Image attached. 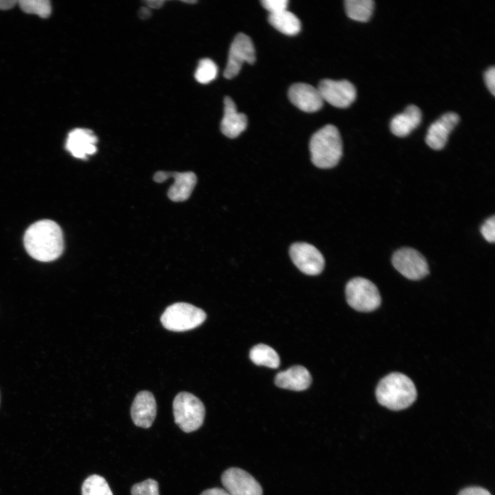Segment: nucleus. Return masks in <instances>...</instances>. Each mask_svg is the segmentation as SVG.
I'll return each instance as SVG.
<instances>
[{
    "label": "nucleus",
    "mask_w": 495,
    "mask_h": 495,
    "mask_svg": "<svg viewBox=\"0 0 495 495\" xmlns=\"http://www.w3.org/2000/svg\"><path fill=\"white\" fill-rule=\"evenodd\" d=\"M480 231L483 238L489 243H494L495 241V217L494 215L488 218L481 225Z\"/></svg>",
    "instance_id": "27"
},
{
    "label": "nucleus",
    "mask_w": 495,
    "mask_h": 495,
    "mask_svg": "<svg viewBox=\"0 0 495 495\" xmlns=\"http://www.w3.org/2000/svg\"><path fill=\"white\" fill-rule=\"evenodd\" d=\"M268 21L278 31L288 36L297 34L301 28L299 19L287 10L269 14Z\"/></svg>",
    "instance_id": "20"
},
{
    "label": "nucleus",
    "mask_w": 495,
    "mask_h": 495,
    "mask_svg": "<svg viewBox=\"0 0 495 495\" xmlns=\"http://www.w3.org/2000/svg\"><path fill=\"white\" fill-rule=\"evenodd\" d=\"M294 265L304 274L318 275L323 270L324 259L320 252L307 243H295L289 249Z\"/></svg>",
    "instance_id": "10"
},
{
    "label": "nucleus",
    "mask_w": 495,
    "mask_h": 495,
    "mask_svg": "<svg viewBox=\"0 0 495 495\" xmlns=\"http://www.w3.org/2000/svg\"><path fill=\"white\" fill-rule=\"evenodd\" d=\"M263 7L270 14H276L287 10V0H262Z\"/></svg>",
    "instance_id": "28"
},
{
    "label": "nucleus",
    "mask_w": 495,
    "mask_h": 495,
    "mask_svg": "<svg viewBox=\"0 0 495 495\" xmlns=\"http://www.w3.org/2000/svg\"><path fill=\"white\" fill-rule=\"evenodd\" d=\"M200 495H231V494L224 489H221V488H219V487H213V488L206 490Z\"/></svg>",
    "instance_id": "31"
},
{
    "label": "nucleus",
    "mask_w": 495,
    "mask_h": 495,
    "mask_svg": "<svg viewBox=\"0 0 495 495\" xmlns=\"http://www.w3.org/2000/svg\"><path fill=\"white\" fill-rule=\"evenodd\" d=\"M221 482L231 495H263L259 483L248 472L238 468L226 470L221 476Z\"/></svg>",
    "instance_id": "11"
},
{
    "label": "nucleus",
    "mask_w": 495,
    "mask_h": 495,
    "mask_svg": "<svg viewBox=\"0 0 495 495\" xmlns=\"http://www.w3.org/2000/svg\"><path fill=\"white\" fill-rule=\"evenodd\" d=\"M183 2L188 3H196L195 1H183Z\"/></svg>",
    "instance_id": "36"
},
{
    "label": "nucleus",
    "mask_w": 495,
    "mask_h": 495,
    "mask_svg": "<svg viewBox=\"0 0 495 495\" xmlns=\"http://www.w3.org/2000/svg\"><path fill=\"white\" fill-rule=\"evenodd\" d=\"M217 67L210 58H203L199 62L195 73L196 80L201 84L212 81L217 76Z\"/></svg>",
    "instance_id": "25"
},
{
    "label": "nucleus",
    "mask_w": 495,
    "mask_h": 495,
    "mask_svg": "<svg viewBox=\"0 0 495 495\" xmlns=\"http://www.w3.org/2000/svg\"><path fill=\"white\" fill-rule=\"evenodd\" d=\"M274 382L279 388L301 391L309 387L311 376L305 367L296 365L279 372L275 377Z\"/></svg>",
    "instance_id": "17"
},
{
    "label": "nucleus",
    "mask_w": 495,
    "mask_h": 495,
    "mask_svg": "<svg viewBox=\"0 0 495 495\" xmlns=\"http://www.w3.org/2000/svg\"><path fill=\"white\" fill-rule=\"evenodd\" d=\"M317 89L323 101L338 108L349 107L356 98L355 86L346 80L324 79Z\"/></svg>",
    "instance_id": "9"
},
{
    "label": "nucleus",
    "mask_w": 495,
    "mask_h": 495,
    "mask_svg": "<svg viewBox=\"0 0 495 495\" xmlns=\"http://www.w3.org/2000/svg\"><path fill=\"white\" fill-rule=\"evenodd\" d=\"M206 318L201 309L186 302H176L166 307L160 318L164 328L180 332L195 329Z\"/></svg>",
    "instance_id": "5"
},
{
    "label": "nucleus",
    "mask_w": 495,
    "mask_h": 495,
    "mask_svg": "<svg viewBox=\"0 0 495 495\" xmlns=\"http://www.w3.org/2000/svg\"><path fill=\"white\" fill-rule=\"evenodd\" d=\"M168 178V173L164 171H158L154 175V180L156 182H163Z\"/></svg>",
    "instance_id": "33"
},
{
    "label": "nucleus",
    "mask_w": 495,
    "mask_h": 495,
    "mask_svg": "<svg viewBox=\"0 0 495 495\" xmlns=\"http://www.w3.org/2000/svg\"><path fill=\"white\" fill-rule=\"evenodd\" d=\"M484 80L485 85L491 92L494 96L495 94V67L492 66L489 67L484 74Z\"/></svg>",
    "instance_id": "29"
},
{
    "label": "nucleus",
    "mask_w": 495,
    "mask_h": 495,
    "mask_svg": "<svg viewBox=\"0 0 495 495\" xmlns=\"http://www.w3.org/2000/svg\"><path fill=\"white\" fill-rule=\"evenodd\" d=\"M459 121V116L454 112H448L434 121L428 128L426 142L434 150L442 149L448 135Z\"/></svg>",
    "instance_id": "14"
},
{
    "label": "nucleus",
    "mask_w": 495,
    "mask_h": 495,
    "mask_svg": "<svg viewBox=\"0 0 495 495\" xmlns=\"http://www.w3.org/2000/svg\"><path fill=\"white\" fill-rule=\"evenodd\" d=\"M174 178L173 184L168 190V197L173 201H184L189 198L195 184L197 177L192 172H168V177Z\"/></svg>",
    "instance_id": "19"
},
{
    "label": "nucleus",
    "mask_w": 495,
    "mask_h": 495,
    "mask_svg": "<svg viewBox=\"0 0 495 495\" xmlns=\"http://www.w3.org/2000/svg\"><path fill=\"white\" fill-rule=\"evenodd\" d=\"M256 60L255 48L251 38L243 33L238 34L231 43L223 76L228 79L236 76L244 63L250 65Z\"/></svg>",
    "instance_id": "8"
},
{
    "label": "nucleus",
    "mask_w": 495,
    "mask_h": 495,
    "mask_svg": "<svg viewBox=\"0 0 495 495\" xmlns=\"http://www.w3.org/2000/svg\"><path fill=\"white\" fill-rule=\"evenodd\" d=\"M223 116L221 122V130L230 138L238 137L247 127L248 120L243 113L237 111L235 103L228 96L223 100Z\"/></svg>",
    "instance_id": "16"
},
{
    "label": "nucleus",
    "mask_w": 495,
    "mask_h": 495,
    "mask_svg": "<svg viewBox=\"0 0 495 495\" xmlns=\"http://www.w3.org/2000/svg\"><path fill=\"white\" fill-rule=\"evenodd\" d=\"M175 424L185 432L199 429L203 424L205 407L202 402L194 395L179 393L173 403Z\"/></svg>",
    "instance_id": "4"
},
{
    "label": "nucleus",
    "mask_w": 495,
    "mask_h": 495,
    "mask_svg": "<svg viewBox=\"0 0 495 495\" xmlns=\"http://www.w3.org/2000/svg\"><path fill=\"white\" fill-rule=\"evenodd\" d=\"M375 3L373 0H346L344 8L346 15L360 22L368 21L372 16Z\"/></svg>",
    "instance_id": "22"
},
{
    "label": "nucleus",
    "mask_w": 495,
    "mask_h": 495,
    "mask_svg": "<svg viewBox=\"0 0 495 495\" xmlns=\"http://www.w3.org/2000/svg\"><path fill=\"white\" fill-rule=\"evenodd\" d=\"M348 304L358 311L369 312L375 310L381 304V296L376 285L362 277L351 279L345 287Z\"/></svg>",
    "instance_id": "6"
},
{
    "label": "nucleus",
    "mask_w": 495,
    "mask_h": 495,
    "mask_svg": "<svg viewBox=\"0 0 495 495\" xmlns=\"http://www.w3.org/2000/svg\"><path fill=\"white\" fill-rule=\"evenodd\" d=\"M21 10L28 14H37L42 18L48 17L52 11L47 0H21L19 1Z\"/></svg>",
    "instance_id": "24"
},
{
    "label": "nucleus",
    "mask_w": 495,
    "mask_h": 495,
    "mask_svg": "<svg viewBox=\"0 0 495 495\" xmlns=\"http://www.w3.org/2000/svg\"><path fill=\"white\" fill-rule=\"evenodd\" d=\"M288 98L294 106L305 112H316L323 105L318 89L304 82L292 85L288 90Z\"/></svg>",
    "instance_id": "12"
},
{
    "label": "nucleus",
    "mask_w": 495,
    "mask_h": 495,
    "mask_svg": "<svg viewBox=\"0 0 495 495\" xmlns=\"http://www.w3.org/2000/svg\"><path fill=\"white\" fill-rule=\"evenodd\" d=\"M375 395L382 406L392 410H400L412 404L417 394L414 383L408 376L392 373L380 381Z\"/></svg>",
    "instance_id": "2"
},
{
    "label": "nucleus",
    "mask_w": 495,
    "mask_h": 495,
    "mask_svg": "<svg viewBox=\"0 0 495 495\" xmlns=\"http://www.w3.org/2000/svg\"><path fill=\"white\" fill-rule=\"evenodd\" d=\"M392 263L402 275L410 280L421 279L429 273L425 257L413 248H403L397 250L392 256Z\"/></svg>",
    "instance_id": "7"
},
{
    "label": "nucleus",
    "mask_w": 495,
    "mask_h": 495,
    "mask_svg": "<svg viewBox=\"0 0 495 495\" xmlns=\"http://www.w3.org/2000/svg\"><path fill=\"white\" fill-rule=\"evenodd\" d=\"M16 3V1L14 0H0V10H5L11 9Z\"/></svg>",
    "instance_id": "32"
},
{
    "label": "nucleus",
    "mask_w": 495,
    "mask_h": 495,
    "mask_svg": "<svg viewBox=\"0 0 495 495\" xmlns=\"http://www.w3.org/2000/svg\"><path fill=\"white\" fill-rule=\"evenodd\" d=\"M146 5L152 8H160L162 6L164 1L162 0H155V1H146L145 2Z\"/></svg>",
    "instance_id": "34"
},
{
    "label": "nucleus",
    "mask_w": 495,
    "mask_h": 495,
    "mask_svg": "<svg viewBox=\"0 0 495 495\" xmlns=\"http://www.w3.org/2000/svg\"><path fill=\"white\" fill-rule=\"evenodd\" d=\"M458 495H491V494L483 487H470L462 490Z\"/></svg>",
    "instance_id": "30"
},
{
    "label": "nucleus",
    "mask_w": 495,
    "mask_h": 495,
    "mask_svg": "<svg viewBox=\"0 0 495 495\" xmlns=\"http://www.w3.org/2000/svg\"><path fill=\"white\" fill-rule=\"evenodd\" d=\"M131 495H159L158 483L151 478L133 485Z\"/></svg>",
    "instance_id": "26"
},
{
    "label": "nucleus",
    "mask_w": 495,
    "mask_h": 495,
    "mask_svg": "<svg viewBox=\"0 0 495 495\" xmlns=\"http://www.w3.org/2000/svg\"><path fill=\"white\" fill-rule=\"evenodd\" d=\"M150 16V11L147 8H142L140 10V16L142 19H146L149 17Z\"/></svg>",
    "instance_id": "35"
},
{
    "label": "nucleus",
    "mask_w": 495,
    "mask_h": 495,
    "mask_svg": "<svg viewBox=\"0 0 495 495\" xmlns=\"http://www.w3.org/2000/svg\"><path fill=\"white\" fill-rule=\"evenodd\" d=\"M250 358L256 365L276 368L280 365V358L277 352L271 346L258 344L253 346L250 351Z\"/></svg>",
    "instance_id": "21"
},
{
    "label": "nucleus",
    "mask_w": 495,
    "mask_h": 495,
    "mask_svg": "<svg viewBox=\"0 0 495 495\" xmlns=\"http://www.w3.org/2000/svg\"><path fill=\"white\" fill-rule=\"evenodd\" d=\"M157 405L153 395L147 390L138 393L131 405V415L135 426L148 428L155 420Z\"/></svg>",
    "instance_id": "13"
},
{
    "label": "nucleus",
    "mask_w": 495,
    "mask_h": 495,
    "mask_svg": "<svg viewBox=\"0 0 495 495\" xmlns=\"http://www.w3.org/2000/svg\"><path fill=\"white\" fill-rule=\"evenodd\" d=\"M97 142V137L91 130L78 128L69 133L66 149L76 158L86 159L96 152Z\"/></svg>",
    "instance_id": "15"
},
{
    "label": "nucleus",
    "mask_w": 495,
    "mask_h": 495,
    "mask_svg": "<svg viewBox=\"0 0 495 495\" xmlns=\"http://www.w3.org/2000/svg\"><path fill=\"white\" fill-rule=\"evenodd\" d=\"M309 151L312 163L320 168H330L338 164L342 155V142L336 126L327 124L311 138Z\"/></svg>",
    "instance_id": "3"
},
{
    "label": "nucleus",
    "mask_w": 495,
    "mask_h": 495,
    "mask_svg": "<svg viewBox=\"0 0 495 495\" xmlns=\"http://www.w3.org/2000/svg\"><path fill=\"white\" fill-rule=\"evenodd\" d=\"M82 495H113L107 481L101 476L87 477L82 485Z\"/></svg>",
    "instance_id": "23"
},
{
    "label": "nucleus",
    "mask_w": 495,
    "mask_h": 495,
    "mask_svg": "<svg viewBox=\"0 0 495 495\" xmlns=\"http://www.w3.org/2000/svg\"><path fill=\"white\" fill-rule=\"evenodd\" d=\"M23 242L28 253L42 262L56 260L64 249L63 234L60 226L49 219L32 224L25 231Z\"/></svg>",
    "instance_id": "1"
},
{
    "label": "nucleus",
    "mask_w": 495,
    "mask_h": 495,
    "mask_svg": "<svg viewBox=\"0 0 495 495\" xmlns=\"http://www.w3.org/2000/svg\"><path fill=\"white\" fill-rule=\"evenodd\" d=\"M421 121V112L414 104L408 106L404 112L394 116L390 121V129L397 137H406L416 129Z\"/></svg>",
    "instance_id": "18"
}]
</instances>
